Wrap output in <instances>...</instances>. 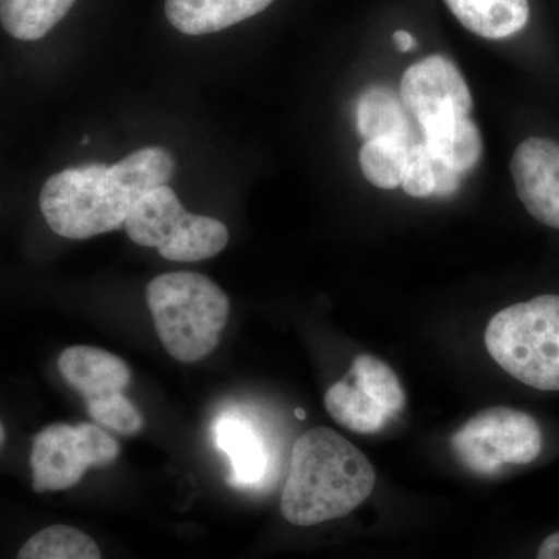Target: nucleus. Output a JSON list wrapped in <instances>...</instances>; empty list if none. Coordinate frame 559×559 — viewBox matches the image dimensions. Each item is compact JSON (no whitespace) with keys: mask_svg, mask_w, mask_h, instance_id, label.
<instances>
[{"mask_svg":"<svg viewBox=\"0 0 559 559\" xmlns=\"http://www.w3.org/2000/svg\"><path fill=\"white\" fill-rule=\"evenodd\" d=\"M173 173L175 160L159 146L135 151L119 164L69 168L46 180L40 210L55 234L87 240L124 227L134 205L167 186Z\"/></svg>","mask_w":559,"mask_h":559,"instance_id":"f257e3e1","label":"nucleus"},{"mask_svg":"<svg viewBox=\"0 0 559 559\" xmlns=\"http://www.w3.org/2000/svg\"><path fill=\"white\" fill-rule=\"evenodd\" d=\"M374 484L377 473L355 444L336 430L314 428L294 443L280 509L290 524L311 527L347 516Z\"/></svg>","mask_w":559,"mask_h":559,"instance_id":"f03ea898","label":"nucleus"},{"mask_svg":"<svg viewBox=\"0 0 559 559\" xmlns=\"http://www.w3.org/2000/svg\"><path fill=\"white\" fill-rule=\"evenodd\" d=\"M146 301L157 334L171 358L197 362L218 347L229 319L230 301L205 275L162 274L151 280Z\"/></svg>","mask_w":559,"mask_h":559,"instance_id":"7ed1b4c3","label":"nucleus"},{"mask_svg":"<svg viewBox=\"0 0 559 559\" xmlns=\"http://www.w3.org/2000/svg\"><path fill=\"white\" fill-rule=\"evenodd\" d=\"M491 358L530 388L559 390V296H539L499 311L485 331Z\"/></svg>","mask_w":559,"mask_h":559,"instance_id":"20e7f679","label":"nucleus"},{"mask_svg":"<svg viewBox=\"0 0 559 559\" xmlns=\"http://www.w3.org/2000/svg\"><path fill=\"white\" fill-rule=\"evenodd\" d=\"M124 230L135 245L183 263L213 259L229 242V230L221 221L187 212L168 186L150 190L134 205Z\"/></svg>","mask_w":559,"mask_h":559,"instance_id":"39448f33","label":"nucleus"},{"mask_svg":"<svg viewBox=\"0 0 559 559\" xmlns=\"http://www.w3.org/2000/svg\"><path fill=\"white\" fill-rule=\"evenodd\" d=\"M466 468L492 476L503 465H528L543 451V430L527 412L492 407L479 412L452 436Z\"/></svg>","mask_w":559,"mask_h":559,"instance_id":"423d86ee","label":"nucleus"},{"mask_svg":"<svg viewBox=\"0 0 559 559\" xmlns=\"http://www.w3.org/2000/svg\"><path fill=\"white\" fill-rule=\"evenodd\" d=\"M119 455L120 444L98 426H47L33 439V489L47 492L75 487L87 469L112 465Z\"/></svg>","mask_w":559,"mask_h":559,"instance_id":"0eeeda50","label":"nucleus"},{"mask_svg":"<svg viewBox=\"0 0 559 559\" xmlns=\"http://www.w3.org/2000/svg\"><path fill=\"white\" fill-rule=\"evenodd\" d=\"M325 407L334 421L358 433H377L406 407V393L384 360L356 356L347 377L331 385Z\"/></svg>","mask_w":559,"mask_h":559,"instance_id":"6e6552de","label":"nucleus"},{"mask_svg":"<svg viewBox=\"0 0 559 559\" xmlns=\"http://www.w3.org/2000/svg\"><path fill=\"white\" fill-rule=\"evenodd\" d=\"M400 97L419 132L469 117L473 97L468 84L451 60L430 55L403 73Z\"/></svg>","mask_w":559,"mask_h":559,"instance_id":"1a4fd4ad","label":"nucleus"},{"mask_svg":"<svg viewBox=\"0 0 559 559\" xmlns=\"http://www.w3.org/2000/svg\"><path fill=\"white\" fill-rule=\"evenodd\" d=\"M510 173L530 215L559 230V143L544 138L524 140L514 150Z\"/></svg>","mask_w":559,"mask_h":559,"instance_id":"9d476101","label":"nucleus"},{"mask_svg":"<svg viewBox=\"0 0 559 559\" xmlns=\"http://www.w3.org/2000/svg\"><path fill=\"white\" fill-rule=\"evenodd\" d=\"M58 369L84 403L119 395L131 382V370L123 359L86 345L66 348L58 359Z\"/></svg>","mask_w":559,"mask_h":559,"instance_id":"9b49d317","label":"nucleus"},{"mask_svg":"<svg viewBox=\"0 0 559 559\" xmlns=\"http://www.w3.org/2000/svg\"><path fill=\"white\" fill-rule=\"evenodd\" d=\"M274 0H165V14L183 35H210L257 16Z\"/></svg>","mask_w":559,"mask_h":559,"instance_id":"f8f14e48","label":"nucleus"},{"mask_svg":"<svg viewBox=\"0 0 559 559\" xmlns=\"http://www.w3.org/2000/svg\"><path fill=\"white\" fill-rule=\"evenodd\" d=\"M213 439L230 459L231 484L252 487L267 469V452L255 426L237 415H224L215 423Z\"/></svg>","mask_w":559,"mask_h":559,"instance_id":"ddd939ff","label":"nucleus"},{"mask_svg":"<svg viewBox=\"0 0 559 559\" xmlns=\"http://www.w3.org/2000/svg\"><path fill=\"white\" fill-rule=\"evenodd\" d=\"M409 110L396 92L385 86L369 87L356 103V128L364 140L404 139L418 142Z\"/></svg>","mask_w":559,"mask_h":559,"instance_id":"4468645a","label":"nucleus"},{"mask_svg":"<svg viewBox=\"0 0 559 559\" xmlns=\"http://www.w3.org/2000/svg\"><path fill=\"white\" fill-rule=\"evenodd\" d=\"M460 24L485 39H506L527 25L528 0H444Z\"/></svg>","mask_w":559,"mask_h":559,"instance_id":"2eb2a0df","label":"nucleus"},{"mask_svg":"<svg viewBox=\"0 0 559 559\" xmlns=\"http://www.w3.org/2000/svg\"><path fill=\"white\" fill-rule=\"evenodd\" d=\"M421 140L436 159L460 175H465L479 164L484 150L479 128L469 117L423 132Z\"/></svg>","mask_w":559,"mask_h":559,"instance_id":"dca6fc26","label":"nucleus"},{"mask_svg":"<svg viewBox=\"0 0 559 559\" xmlns=\"http://www.w3.org/2000/svg\"><path fill=\"white\" fill-rule=\"evenodd\" d=\"M75 0H0V20L13 38L38 40L64 20Z\"/></svg>","mask_w":559,"mask_h":559,"instance_id":"f3484780","label":"nucleus"},{"mask_svg":"<svg viewBox=\"0 0 559 559\" xmlns=\"http://www.w3.org/2000/svg\"><path fill=\"white\" fill-rule=\"evenodd\" d=\"M414 143L395 138L367 140L359 151V167L364 178L377 189H399Z\"/></svg>","mask_w":559,"mask_h":559,"instance_id":"a211bd4d","label":"nucleus"},{"mask_svg":"<svg viewBox=\"0 0 559 559\" xmlns=\"http://www.w3.org/2000/svg\"><path fill=\"white\" fill-rule=\"evenodd\" d=\"M17 559H103L87 533L70 525H50L22 546Z\"/></svg>","mask_w":559,"mask_h":559,"instance_id":"6ab92c4d","label":"nucleus"},{"mask_svg":"<svg viewBox=\"0 0 559 559\" xmlns=\"http://www.w3.org/2000/svg\"><path fill=\"white\" fill-rule=\"evenodd\" d=\"M86 409L94 421L121 436H134L143 428V417L130 400L119 395L87 401Z\"/></svg>","mask_w":559,"mask_h":559,"instance_id":"aec40b11","label":"nucleus"},{"mask_svg":"<svg viewBox=\"0 0 559 559\" xmlns=\"http://www.w3.org/2000/svg\"><path fill=\"white\" fill-rule=\"evenodd\" d=\"M401 189L409 197L419 198V200L436 197L437 160L423 140H418L411 146L409 160H407Z\"/></svg>","mask_w":559,"mask_h":559,"instance_id":"412c9836","label":"nucleus"},{"mask_svg":"<svg viewBox=\"0 0 559 559\" xmlns=\"http://www.w3.org/2000/svg\"><path fill=\"white\" fill-rule=\"evenodd\" d=\"M536 559H559V532L543 540Z\"/></svg>","mask_w":559,"mask_h":559,"instance_id":"4be33fe9","label":"nucleus"},{"mask_svg":"<svg viewBox=\"0 0 559 559\" xmlns=\"http://www.w3.org/2000/svg\"><path fill=\"white\" fill-rule=\"evenodd\" d=\"M393 43L399 47L400 51H411L415 47L414 36L409 32L399 31L393 33Z\"/></svg>","mask_w":559,"mask_h":559,"instance_id":"5701e85b","label":"nucleus"},{"mask_svg":"<svg viewBox=\"0 0 559 559\" xmlns=\"http://www.w3.org/2000/svg\"><path fill=\"white\" fill-rule=\"evenodd\" d=\"M5 441V426L2 425V444Z\"/></svg>","mask_w":559,"mask_h":559,"instance_id":"b1692460","label":"nucleus"}]
</instances>
